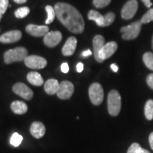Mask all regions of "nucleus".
Segmentation results:
<instances>
[{
    "instance_id": "nucleus-30",
    "label": "nucleus",
    "mask_w": 153,
    "mask_h": 153,
    "mask_svg": "<svg viewBox=\"0 0 153 153\" xmlns=\"http://www.w3.org/2000/svg\"><path fill=\"white\" fill-rule=\"evenodd\" d=\"M9 7V0H0V14L3 15Z\"/></svg>"
},
{
    "instance_id": "nucleus-37",
    "label": "nucleus",
    "mask_w": 153,
    "mask_h": 153,
    "mask_svg": "<svg viewBox=\"0 0 153 153\" xmlns=\"http://www.w3.org/2000/svg\"><path fill=\"white\" fill-rule=\"evenodd\" d=\"M111 70L114 72H117L118 70V67L117 66V65H116V64L111 65Z\"/></svg>"
},
{
    "instance_id": "nucleus-40",
    "label": "nucleus",
    "mask_w": 153,
    "mask_h": 153,
    "mask_svg": "<svg viewBox=\"0 0 153 153\" xmlns=\"http://www.w3.org/2000/svg\"><path fill=\"white\" fill-rule=\"evenodd\" d=\"M152 48L153 50V36H152Z\"/></svg>"
},
{
    "instance_id": "nucleus-25",
    "label": "nucleus",
    "mask_w": 153,
    "mask_h": 153,
    "mask_svg": "<svg viewBox=\"0 0 153 153\" xmlns=\"http://www.w3.org/2000/svg\"><path fill=\"white\" fill-rule=\"evenodd\" d=\"M23 140V137L18 133H13L10 138V144L14 147H19Z\"/></svg>"
},
{
    "instance_id": "nucleus-10",
    "label": "nucleus",
    "mask_w": 153,
    "mask_h": 153,
    "mask_svg": "<svg viewBox=\"0 0 153 153\" xmlns=\"http://www.w3.org/2000/svg\"><path fill=\"white\" fill-rule=\"evenodd\" d=\"M118 44L114 41H111L108 43H105L102 48L99 51V58L103 61L109 58L114 54L115 52L117 51Z\"/></svg>"
},
{
    "instance_id": "nucleus-28",
    "label": "nucleus",
    "mask_w": 153,
    "mask_h": 153,
    "mask_svg": "<svg viewBox=\"0 0 153 153\" xmlns=\"http://www.w3.org/2000/svg\"><path fill=\"white\" fill-rule=\"evenodd\" d=\"M111 0H93V4L96 8H104L108 6Z\"/></svg>"
},
{
    "instance_id": "nucleus-7",
    "label": "nucleus",
    "mask_w": 153,
    "mask_h": 153,
    "mask_svg": "<svg viewBox=\"0 0 153 153\" xmlns=\"http://www.w3.org/2000/svg\"><path fill=\"white\" fill-rule=\"evenodd\" d=\"M138 3L137 0H128L121 9V16L123 19L129 20L133 18L136 14Z\"/></svg>"
},
{
    "instance_id": "nucleus-35",
    "label": "nucleus",
    "mask_w": 153,
    "mask_h": 153,
    "mask_svg": "<svg viewBox=\"0 0 153 153\" xmlns=\"http://www.w3.org/2000/svg\"><path fill=\"white\" fill-rule=\"evenodd\" d=\"M149 143H150V148L153 150V132L149 135Z\"/></svg>"
},
{
    "instance_id": "nucleus-9",
    "label": "nucleus",
    "mask_w": 153,
    "mask_h": 153,
    "mask_svg": "<svg viewBox=\"0 0 153 153\" xmlns=\"http://www.w3.org/2000/svg\"><path fill=\"white\" fill-rule=\"evenodd\" d=\"M12 89L16 94L19 95V97H22L26 100H30L33 96V91L28 86L22 82H18V83L15 84Z\"/></svg>"
},
{
    "instance_id": "nucleus-23",
    "label": "nucleus",
    "mask_w": 153,
    "mask_h": 153,
    "mask_svg": "<svg viewBox=\"0 0 153 153\" xmlns=\"http://www.w3.org/2000/svg\"><path fill=\"white\" fill-rule=\"evenodd\" d=\"M45 10H46L48 14L47 19L45 21V24H50L54 21L55 17L56 16V13H55V9L50 5H48L45 7Z\"/></svg>"
},
{
    "instance_id": "nucleus-14",
    "label": "nucleus",
    "mask_w": 153,
    "mask_h": 153,
    "mask_svg": "<svg viewBox=\"0 0 153 153\" xmlns=\"http://www.w3.org/2000/svg\"><path fill=\"white\" fill-rule=\"evenodd\" d=\"M76 45H77V40L75 37L72 36L69 38L62 47V55L65 56H70L73 55L76 50Z\"/></svg>"
},
{
    "instance_id": "nucleus-15",
    "label": "nucleus",
    "mask_w": 153,
    "mask_h": 153,
    "mask_svg": "<svg viewBox=\"0 0 153 153\" xmlns=\"http://www.w3.org/2000/svg\"><path fill=\"white\" fill-rule=\"evenodd\" d=\"M105 45L104 38L101 35L96 36L93 39V48H94V55L95 60L98 62H103L104 61L99 58V53L103 46Z\"/></svg>"
},
{
    "instance_id": "nucleus-20",
    "label": "nucleus",
    "mask_w": 153,
    "mask_h": 153,
    "mask_svg": "<svg viewBox=\"0 0 153 153\" xmlns=\"http://www.w3.org/2000/svg\"><path fill=\"white\" fill-rule=\"evenodd\" d=\"M87 17L89 20L94 21L98 26H101V27H103V25H104V16L101 15L100 13L98 12L97 11L90 10L89 11V13H88Z\"/></svg>"
},
{
    "instance_id": "nucleus-21",
    "label": "nucleus",
    "mask_w": 153,
    "mask_h": 153,
    "mask_svg": "<svg viewBox=\"0 0 153 153\" xmlns=\"http://www.w3.org/2000/svg\"><path fill=\"white\" fill-rule=\"evenodd\" d=\"M145 116L148 120L153 119V100L149 99L145 106Z\"/></svg>"
},
{
    "instance_id": "nucleus-8",
    "label": "nucleus",
    "mask_w": 153,
    "mask_h": 153,
    "mask_svg": "<svg viewBox=\"0 0 153 153\" xmlns=\"http://www.w3.org/2000/svg\"><path fill=\"white\" fill-rule=\"evenodd\" d=\"M74 91V87L73 84L69 81H62L60 83L59 89L57 90V96L60 99H70L73 94Z\"/></svg>"
},
{
    "instance_id": "nucleus-19",
    "label": "nucleus",
    "mask_w": 153,
    "mask_h": 153,
    "mask_svg": "<svg viewBox=\"0 0 153 153\" xmlns=\"http://www.w3.org/2000/svg\"><path fill=\"white\" fill-rule=\"evenodd\" d=\"M27 80L29 83L34 86H41L43 85V79L37 72H30L27 74Z\"/></svg>"
},
{
    "instance_id": "nucleus-29",
    "label": "nucleus",
    "mask_w": 153,
    "mask_h": 153,
    "mask_svg": "<svg viewBox=\"0 0 153 153\" xmlns=\"http://www.w3.org/2000/svg\"><path fill=\"white\" fill-rule=\"evenodd\" d=\"M141 150H142V148H141L140 144L137 143H133V144L129 147L127 153H140Z\"/></svg>"
},
{
    "instance_id": "nucleus-12",
    "label": "nucleus",
    "mask_w": 153,
    "mask_h": 153,
    "mask_svg": "<svg viewBox=\"0 0 153 153\" xmlns=\"http://www.w3.org/2000/svg\"><path fill=\"white\" fill-rule=\"evenodd\" d=\"M26 31L28 34L35 37H41V36H45L48 33L49 28L46 26L28 24L26 27Z\"/></svg>"
},
{
    "instance_id": "nucleus-33",
    "label": "nucleus",
    "mask_w": 153,
    "mask_h": 153,
    "mask_svg": "<svg viewBox=\"0 0 153 153\" xmlns=\"http://www.w3.org/2000/svg\"><path fill=\"white\" fill-rule=\"evenodd\" d=\"M84 70V65L83 63L82 62H79L77 64V65H76V71L78 72H82Z\"/></svg>"
},
{
    "instance_id": "nucleus-32",
    "label": "nucleus",
    "mask_w": 153,
    "mask_h": 153,
    "mask_svg": "<svg viewBox=\"0 0 153 153\" xmlns=\"http://www.w3.org/2000/svg\"><path fill=\"white\" fill-rule=\"evenodd\" d=\"M61 71L63 73H68L69 72V65L67 62H64L61 65Z\"/></svg>"
},
{
    "instance_id": "nucleus-41",
    "label": "nucleus",
    "mask_w": 153,
    "mask_h": 153,
    "mask_svg": "<svg viewBox=\"0 0 153 153\" xmlns=\"http://www.w3.org/2000/svg\"><path fill=\"white\" fill-rule=\"evenodd\" d=\"M1 18H2V15H1V14H0V21H1Z\"/></svg>"
},
{
    "instance_id": "nucleus-16",
    "label": "nucleus",
    "mask_w": 153,
    "mask_h": 153,
    "mask_svg": "<svg viewBox=\"0 0 153 153\" xmlns=\"http://www.w3.org/2000/svg\"><path fill=\"white\" fill-rule=\"evenodd\" d=\"M45 127L43 123L39 121H35L32 123L30 127V133L35 138L40 139L45 134Z\"/></svg>"
},
{
    "instance_id": "nucleus-22",
    "label": "nucleus",
    "mask_w": 153,
    "mask_h": 153,
    "mask_svg": "<svg viewBox=\"0 0 153 153\" xmlns=\"http://www.w3.org/2000/svg\"><path fill=\"white\" fill-rule=\"evenodd\" d=\"M143 60L145 66L153 71V53L150 52L145 53L143 55Z\"/></svg>"
},
{
    "instance_id": "nucleus-27",
    "label": "nucleus",
    "mask_w": 153,
    "mask_h": 153,
    "mask_svg": "<svg viewBox=\"0 0 153 153\" xmlns=\"http://www.w3.org/2000/svg\"><path fill=\"white\" fill-rule=\"evenodd\" d=\"M140 22L142 24H148L150 22H153V8L150 9L141 19Z\"/></svg>"
},
{
    "instance_id": "nucleus-11",
    "label": "nucleus",
    "mask_w": 153,
    "mask_h": 153,
    "mask_svg": "<svg viewBox=\"0 0 153 153\" xmlns=\"http://www.w3.org/2000/svg\"><path fill=\"white\" fill-rule=\"evenodd\" d=\"M62 33L58 30L51 31L44 36L43 42L48 47L53 48L60 43V41H62Z\"/></svg>"
},
{
    "instance_id": "nucleus-38",
    "label": "nucleus",
    "mask_w": 153,
    "mask_h": 153,
    "mask_svg": "<svg viewBox=\"0 0 153 153\" xmlns=\"http://www.w3.org/2000/svg\"><path fill=\"white\" fill-rule=\"evenodd\" d=\"M15 2L17 4H24L27 1V0H14Z\"/></svg>"
},
{
    "instance_id": "nucleus-4",
    "label": "nucleus",
    "mask_w": 153,
    "mask_h": 153,
    "mask_svg": "<svg viewBox=\"0 0 153 153\" xmlns=\"http://www.w3.org/2000/svg\"><path fill=\"white\" fill-rule=\"evenodd\" d=\"M142 22L140 20L136 21L128 26H123L120 28L123 39L129 41V40L135 39L140 33L142 29Z\"/></svg>"
},
{
    "instance_id": "nucleus-17",
    "label": "nucleus",
    "mask_w": 153,
    "mask_h": 153,
    "mask_svg": "<svg viewBox=\"0 0 153 153\" xmlns=\"http://www.w3.org/2000/svg\"><path fill=\"white\" fill-rule=\"evenodd\" d=\"M59 86H60V83L57 79H50L45 82V85H44V89L48 94L53 95L55 94H57Z\"/></svg>"
},
{
    "instance_id": "nucleus-34",
    "label": "nucleus",
    "mask_w": 153,
    "mask_h": 153,
    "mask_svg": "<svg viewBox=\"0 0 153 153\" xmlns=\"http://www.w3.org/2000/svg\"><path fill=\"white\" fill-rule=\"evenodd\" d=\"M91 55H92V53H91V51H90V50H87V51H84V52L82 53V56L85 57L91 56Z\"/></svg>"
},
{
    "instance_id": "nucleus-13",
    "label": "nucleus",
    "mask_w": 153,
    "mask_h": 153,
    "mask_svg": "<svg viewBox=\"0 0 153 153\" xmlns=\"http://www.w3.org/2000/svg\"><path fill=\"white\" fill-rule=\"evenodd\" d=\"M22 33L20 30H14L6 32L0 36V42L2 43H11L19 41L22 38Z\"/></svg>"
},
{
    "instance_id": "nucleus-6",
    "label": "nucleus",
    "mask_w": 153,
    "mask_h": 153,
    "mask_svg": "<svg viewBox=\"0 0 153 153\" xmlns=\"http://www.w3.org/2000/svg\"><path fill=\"white\" fill-rule=\"evenodd\" d=\"M24 61L28 68L33 70L43 69L47 65V60L43 57L38 55H28Z\"/></svg>"
},
{
    "instance_id": "nucleus-39",
    "label": "nucleus",
    "mask_w": 153,
    "mask_h": 153,
    "mask_svg": "<svg viewBox=\"0 0 153 153\" xmlns=\"http://www.w3.org/2000/svg\"><path fill=\"white\" fill-rule=\"evenodd\" d=\"M140 153H150V151H148V150H146V149L142 148V150H141V152Z\"/></svg>"
},
{
    "instance_id": "nucleus-5",
    "label": "nucleus",
    "mask_w": 153,
    "mask_h": 153,
    "mask_svg": "<svg viewBox=\"0 0 153 153\" xmlns=\"http://www.w3.org/2000/svg\"><path fill=\"white\" fill-rule=\"evenodd\" d=\"M89 96L91 103L95 106H99L104 100V89L99 83L91 84L89 88Z\"/></svg>"
},
{
    "instance_id": "nucleus-36",
    "label": "nucleus",
    "mask_w": 153,
    "mask_h": 153,
    "mask_svg": "<svg viewBox=\"0 0 153 153\" xmlns=\"http://www.w3.org/2000/svg\"><path fill=\"white\" fill-rule=\"evenodd\" d=\"M143 2L145 4V5L147 7H150L151 6H152V2H151V0H142Z\"/></svg>"
},
{
    "instance_id": "nucleus-18",
    "label": "nucleus",
    "mask_w": 153,
    "mask_h": 153,
    "mask_svg": "<svg viewBox=\"0 0 153 153\" xmlns=\"http://www.w3.org/2000/svg\"><path fill=\"white\" fill-rule=\"evenodd\" d=\"M11 109L14 114L22 115L27 112L28 106L24 101H14L11 104Z\"/></svg>"
},
{
    "instance_id": "nucleus-3",
    "label": "nucleus",
    "mask_w": 153,
    "mask_h": 153,
    "mask_svg": "<svg viewBox=\"0 0 153 153\" xmlns=\"http://www.w3.org/2000/svg\"><path fill=\"white\" fill-rule=\"evenodd\" d=\"M121 109V97L116 90H111L108 95V111L110 115L116 116Z\"/></svg>"
},
{
    "instance_id": "nucleus-24",
    "label": "nucleus",
    "mask_w": 153,
    "mask_h": 153,
    "mask_svg": "<svg viewBox=\"0 0 153 153\" xmlns=\"http://www.w3.org/2000/svg\"><path fill=\"white\" fill-rule=\"evenodd\" d=\"M30 13V9L28 7H24L19 8L14 12V15L16 18L18 19H23L25 18L26 16H28V14Z\"/></svg>"
},
{
    "instance_id": "nucleus-26",
    "label": "nucleus",
    "mask_w": 153,
    "mask_h": 153,
    "mask_svg": "<svg viewBox=\"0 0 153 153\" xmlns=\"http://www.w3.org/2000/svg\"><path fill=\"white\" fill-rule=\"evenodd\" d=\"M104 25H103V27H105V26H110L111 24L114 23L115 19H116V15L113 12H108L105 16H104Z\"/></svg>"
},
{
    "instance_id": "nucleus-1",
    "label": "nucleus",
    "mask_w": 153,
    "mask_h": 153,
    "mask_svg": "<svg viewBox=\"0 0 153 153\" xmlns=\"http://www.w3.org/2000/svg\"><path fill=\"white\" fill-rule=\"evenodd\" d=\"M55 11L58 20L72 33L79 34L85 30V21L79 11L73 6L59 2L55 5Z\"/></svg>"
},
{
    "instance_id": "nucleus-2",
    "label": "nucleus",
    "mask_w": 153,
    "mask_h": 153,
    "mask_svg": "<svg viewBox=\"0 0 153 153\" xmlns=\"http://www.w3.org/2000/svg\"><path fill=\"white\" fill-rule=\"evenodd\" d=\"M28 51L24 47H17L10 49L5 52L4 55V60L6 64H11L15 62H21L25 60L28 56Z\"/></svg>"
},
{
    "instance_id": "nucleus-31",
    "label": "nucleus",
    "mask_w": 153,
    "mask_h": 153,
    "mask_svg": "<svg viewBox=\"0 0 153 153\" xmlns=\"http://www.w3.org/2000/svg\"><path fill=\"white\" fill-rule=\"evenodd\" d=\"M146 82L150 89H153V73L148 74L146 78Z\"/></svg>"
}]
</instances>
